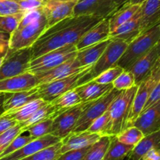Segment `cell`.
<instances>
[{
    "mask_svg": "<svg viewBox=\"0 0 160 160\" xmlns=\"http://www.w3.org/2000/svg\"><path fill=\"white\" fill-rule=\"evenodd\" d=\"M130 1H131V0H115L118 8L121 7L122 6H123V5L126 4V3H128Z\"/></svg>",
    "mask_w": 160,
    "mask_h": 160,
    "instance_id": "50",
    "label": "cell"
},
{
    "mask_svg": "<svg viewBox=\"0 0 160 160\" xmlns=\"http://www.w3.org/2000/svg\"><path fill=\"white\" fill-rule=\"evenodd\" d=\"M115 0H79L73 9V16H90L102 20L110 17L118 9Z\"/></svg>",
    "mask_w": 160,
    "mask_h": 160,
    "instance_id": "10",
    "label": "cell"
},
{
    "mask_svg": "<svg viewBox=\"0 0 160 160\" xmlns=\"http://www.w3.org/2000/svg\"><path fill=\"white\" fill-rule=\"evenodd\" d=\"M5 58H6V56H5V55H3V56H0V67H1L2 64H3V62H4Z\"/></svg>",
    "mask_w": 160,
    "mask_h": 160,
    "instance_id": "54",
    "label": "cell"
},
{
    "mask_svg": "<svg viewBox=\"0 0 160 160\" xmlns=\"http://www.w3.org/2000/svg\"><path fill=\"white\" fill-rule=\"evenodd\" d=\"M145 1V0H131V1L129 2V3H131V4L142 5Z\"/></svg>",
    "mask_w": 160,
    "mask_h": 160,
    "instance_id": "53",
    "label": "cell"
},
{
    "mask_svg": "<svg viewBox=\"0 0 160 160\" xmlns=\"http://www.w3.org/2000/svg\"><path fill=\"white\" fill-rule=\"evenodd\" d=\"M9 49V40H0V54L2 56L6 54Z\"/></svg>",
    "mask_w": 160,
    "mask_h": 160,
    "instance_id": "48",
    "label": "cell"
},
{
    "mask_svg": "<svg viewBox=\"0 0 160 160\" xmlns=\"http://www.w3.org/2000/svg\"><path fill=\"white\" fill-rule=\"evenodd\" d=\"M160 72V55L158 56L157 60H156V63L154 64V67H153L152 70L151 74H156Z\"/></svg>",
    "mask_w": 160,
    "mask_h": 160,
    "instance_id": "49",
    "label": "cell"
},
{
    "mask_svg": "<svg viewBox=\"0 0 160 160\" xmlns=\"http://www.w3.org/2000/svg\"><path fill=\"white\" fill-rule=\"evenodd\" d=\"M78 50L76 45H69L52 50L42 56L31 60L28 72L32 74L40 73L50 70L62 63L76 56Z\"/></svg>",
    "mask_w": 160,
    "mask_h": 160,
    "instance_id": "7",
    "label": "cell"
},
{
    "mask_svg": "<svg viewBox=\"0 0 160 160\" xmlns=\"http://www.w3.org/2000/svg\"><path fill=\"white\" fill-rule=\"evenodd\" d=\"M141 31H144L159 23L160 0H145L141 6Z\"/></svg>",
    "mask_w": 160,
    "mask_h": 160,
    "instance_id": "26",
    "label": "cell"
},
{
    "mask_svg": "<svg viewBox=\"0 0 160 160\" xmlns=\"http://www.w3.org/2000/svg\"><path fill=\"white\" fill-rule=\"evenodd\" d=\"M47 29V20L44 13L35 21L22 28H16L9 38L10 51L32 47Z\"/></svg>",
    "mask_w": 160,
    "mask_h": 160,
    "instance_id": "5",
    "label": "cell"
},
{
    "mask_svg": "<svg viewBox=\"0 0 160 160\" xmlns=\"http://www.w3.org/2000/svg\"><path fill=\"white\" fill-rule=\"evenodd\" d=\"M112 84H100L94 80L75 88L82 102H92L101 98L112 89Z\"/></svg>",
    "mask_w": 160,
    "mask_h": 160,
    "instance_id": "24",
    "label": "cell"
},
{
    "mask_svg": "<svg viewBox=\"0 0 160 160\" xmlns=\"http://www.w3.org/2000/svg\"><path fill=\"white\" fill-rule=\"evenodd\" d=\"M141 20L142 12L140 8L139 10L128 21L120 25L110 33V39H120L129 44L142 33Z\"/></svg>",
    "mask_w": 160,
    "mask_h": 160,
    "instance_id": "21",
    "label": "cell"
},
{
    "mask_svg": "<svg viewBox=\"0 0 160 160\" xmlns=\"http://www.w3.org/2000/svg\"><path fill=\"white\" fill-rule=\"evenodd\" d=\"M9 35L0 31V40H9Z\"/></svg>",
    "mask_w": 160,
    "mask_h": 160,
    "instance_id": "51",
    "label": "cell"
},
{
    "mask_svg": "<svg viewBox=\"0 0 160 160\" xmlns=\"http://www.w3.org/2000/svg\"><path fill=\"white\" fill-rule=\"evenodd\" d=\"M159 80L160 72L156 74H150L138 86L137 91L133 100L132 107H131V111L130 113L127 127L131 126L135 119L142 112L152 91Z\"/></svg>",
    "mask_w": 160,
    "mask_h": 160,
    "instance_id": "12",
    "label": "cell"
},
{
    "mask_svg": "<svg viewBox=\"0 0 160 160\" xmlns=\"http://www.w3.org/2000/svg\"><path fill=\"white\" fill-rule=\"evenodd\" d=\"M123 69L120 66L117 65L115 67H110L107 70L104 71L101 74L94 78V81L100 84H112L114 80L123 72Z\"/></svg>",
    "mask_w": 160,
    "mask_h": 160,
    "instance_id": "40",
    "label": "cell"
},
{
    "mask_svg": "<svg viewBox=\"0 0 160 160\" xmlns=\"http://www.w3.org/2000/svg\"><path fill=\"white\" fill-rule=\"evenodd\" d=\"M109 39H110L109 18H105L98 22L83 35L76 44V48L78 50H82Z\"/></svg>",
    "mask_w": 160,
    "mask_h": 160,
    "instance_id": "18",
    "label": "cell"
},
{
    "mask_svg": "<svg viewBox=\"0 0 160 160\" xmlns=\"http://www.w3.org/2000/svg\"><path fill=\"white\" fill-rule=\"evenodd\" d=\"M32 140L34 139H33L31 136H30L29 135L26 136V135L20 134L19 136H17V137L14 138V140L10 143V144H9V145L5 149L4 152L0 155V158L17 152L19 149H20L21 147H23V146L26 145L27 144H28V143H29L30 141H32Z\"/></svg>",
    "mask_w": 160,
    "mask_h": 160,
    "instance_id": "41",
    "label": "cell"
},
{
    "mask_svg": "<svg viewBox=\"0 0 160 160\" xmlns=\"http://www.w3.org/2000/svg\"><path fill=\"white\" fill-rule=\"evenodd\" d=\"M39 85L34 74L26 72L20 75L0 80V93H13L29 90Z\"/></svg>",
    "mask_w": 160,
    "mask_h": 160,
    "instance_id": "15",
    "label": "cell"
},
{
    "mask_svg": "<svg viewBox=\"0 0 160 160\" xmlns=\"http://www.w3.org/2000/svg\"><path fill=\"white\" fill-rule=\"evenodd\" d=\"M5 97H6V94L4 93H0V111H2V106L3 101L5 100Z\"/></svg>",
    "mask_w": 160,
    "mask_h": 160,
    "instance_id": "52",
    "label": "cell"
},
{
    "mask_svg": "<svg viewBox=\"0 0 160 160\" xmlns=\"http://www.w3.org/2000/svg\"><path fill=\"white\" fill-rule=\"evenodd\" d=\"M50 103H52V104L54 107V109L56 111V114H55V117H56L59 113L69 108H73L75 105L82 103V100L77 93L76 89H73L62 94Z\"/></svg>",
    "mask_w": 160,
    "mask_h": 160,
    "instance_id": "29",
    "label": "cell"
},
{
    "mask_svg": "<svg viewBox=\"0 0 160 160\" xmlns=\"http://www.w3.org/2000/svg\"><path fill=\"white\" fill-rule=\"evenodd\" d=\"M158 56L159 55H158L157 50L155 46L146 55L138 60L128 69L134 76L136 86H138L151 74Z\"/></svg>",
    "mask_w": 160,
    "mask_h": 160,
    "instance_id": "19",
    "label": "cell"
},
{
    "mask_svg": "<svg viewBox=\"0 0 160 160\" xmlns=\"http://www.w3.org/2000/svg\"><path fill=\"white\" fill-rule=\"evenodd\" d=\"M5 56L4 62L0 67V80L28 72L32 60V49L30 47L16 51L8 50Z\"/></svg>",
    "mask_w": 160,
    "mask_h": 160,
    "instance_id": "8",
    "label": "cell"
},
{
    "mask_svg": "<svg viewBox=\"0 0 160 160\" xmlns=\"http://www.w3.org/2000/svg\"><path fill=\"white\" fill-rule=\"evenodd\" d=\"M56 1H61V2H78L79 0H56Z\"/></svg>",
    "mask_w": 160,
    "mask_h": 160,
    "instance_id": "56",
    "label": "cell"
},
{
    "mask_svg": "<svg viewBox=\"0 0 160 160\" xmlns=\"http://www.w3.org/2000/svg\"><path fill=\"white\" fill-rule=\"evenodd\" d=\"M38 98H40L38 93V86L29 90L6 94V97L2 106V112L6 113L13 111L23 106L28 102Z\"/></svg>",
    "mask_w": 160,
    "mask_h": 160,
    "instance_id": "23",
    "label": "cell"
},
{
    "mask_svg": "<svg viewBox=\"0 0 160 160\" xmlns=\"http://www.w3.org/2000/svg\"><path fill=\"white\" fill-rule=\"evenodd\" d=\"M159 100H160V80L158 82L157 84L156 85L154 89H153L152 91L151 94H150L149 97H148V101H147L146 104H145V108H144V110H145L146 108H148V107L154 104L155 103L159 101Z\"/></svg>",
    "mask_w": 160,
    "mask_h": 160,
    "instance_id": "46",
    "label": "cell"
},
{
    "mask_svg": "<svg viewBox=\"0 0 160 160\" xmlns=\"http://www.w3.org/2000/svg\"><path fill=\"white\" fill-rule=\"evenodd\" d=\"M138 86L129 89L120 91L109 105V136H117L128 126V119L131 111L133 100Z\"/></svg>",
    "mask_w": 160,
    "mask_h": 160,
    "instance_id": "3",
    "label": "cell"
},
{
    "mask_svg": "<svg viewBox=\"0 0 160 160\" xmlns=\"http://www.w3.org/2000/svg\"><path fill=\"white\" fill-rule=\"evenodd\" d=\"M110 39L78 50L75 60L81 67L92 66L97 62L110 42Z\"/></svg>",
    "mask_w": 160,
    "mask_h": 160,
    "instance_id": "22",
    "label": "cell"
},
{
    "mask_svg": "<svg viewBox=\"0 0 160 160\" xmlns=\"http://www.w3.org/2000/svg\"><path fill=\"white\" fill-rule=\"evenodd\" d=\"M111 136H102L92 144L83 160H103L110 143Z\"/></svg>",
    "mask_w": 160,
    "mask_h": 160,
    "instance_id": "32",
    "label": "cell"
},
{
    "mask_svg": "<svg viewBox=\"0 0 160 160\" xmlns=\"http://www.w3.org/2000/svg\"><path fill=\"white\" fill-rule=\"evenodd\" d=\"M52 121L53 119L52 118L44 119V120L40 121V122L28 127L24 132H28L29 136H31L33 139H37V138L45 136V135L50 134Z\"/></svg>",
    "mask_w": 160,
    "mask_h": 160,
    "instance_id": "35",
    "label": "cell"
},
{
    "mask_svg": "<svg viewBox=\"0 0 160 160\" xmlns=\"http://www.w3.org/2000/svg\"><path fill=\"white\" fill-rule=\"evenodd\" d=\"M90 147L77 149V150L68 151L65 153L61 154L60 156L57 158V160H83Z\"/></svg>",
    "mask_w": 160,
    "mask_h": 160,
    "instance_id": "43",
    "label": "cell"
},
{
    "mask_svg": "<svg viewBox=\"0 0 160 160\" xmlns=\"http://www.w3.org/2000/svg\"><path fill=\"white\" fill-rule=\"evenodd\" d=\"M141 6L142 5L131 4L128 3L119 8L110 17H109L110 33L120 25L128 21L139 10Z\"/></svg>",
    "mask_w": 160,
    "mask_h": 160,
    "instance_id": "27",
    "label": "cell"
},
{
    "mask_svg": "<svg viewBox=\"0 0 160 160\" xmlns=\"http://www.w3.org/2000/svg\"><path fill=\"white\" fill-rule=\"evenodd\" d=\"M88 103L82 102L57 115L53 119L51 134L60 140L70 134Z\"/></svg>",
    "mask_w": 160,
    "mask_h": 160,
    "instance_id": "11",
    "label": "cell"
},
{
    "mask_svg": "<svg viewBox=\"0 0 160 160\" xmlns=\"http://www.w3.org/2000/svg\"><path fill=\"white\" fill-rule=\"evenodd\" d=\"M109 113L106 111L100 117L97 118L90 126L88 128L87 131L92 133H96L101 136H109Z\"/></svg>",
    "mask_w": 160,
    "mask_h": 160,
    "instance_id": "36",
    "label": "cell"
},
{
    "mask_svg": "<svg viewBox=\"0 0 160 160\" xmlns=\"http://www.w3.org/2000/svg\"><path fill=\"white\" fill-rule=\"evenodd\" d=\"M2 114V113H0V115H1Z\"/></svg>",
    "mask_w": 160,
    "mask_h": 160,
    "instance_id": "58",
    "label": "cell"
},
{
    "mask_svg": "<svg viewBox=\"0 0 160 160\" xmlns=\"http://www.w3.org/2000/svg\"><path fill=\"white\" fill-rule=\"evenodd\" d=\"M160 40V24L142 31L138 37L128 45L126 50L120 57L117 65L123 70H128L138 60L146 55L154 48Z\"/></svg>",
    "mask_w": 160,
    "mask_h": 160,
    "instance_id": "2",
    "label": "cell"
},
{
    "mask_svg": "<svg viewBox=\"0 0 160 160\" xmlns=\"http://www.w3.org/2000/svg\"><path fill=\"white\" fill-rule=\"evenodd\" d=\"M145 135L138 127L134 125L127 127L121 133L117 135V138L120 142L126 144V145L134 146L144 137Z\"/></svg>",
    "mask_w": 160,
    "mask_h": 160,
    "instance_id": "33",
    "label": "cell"
},
{
    "mask_svg": "<svg viewBox=\"0 0 160 160\" xmlns=\"http://www.w3.org/2000/svg\"><path fill=\"white\" fill-rule=\"evenodd\" d=\"M100 20L90 16H73L47 28L31 47L32 60L52 50L76 45L83 35Z\"/></svg>",
    "mask_w": 160,
    "mask_h": 160,
    "instance_id": "1",
    "label": "cell"
},
{
    "mask_svg": "<svg viewBox=\"0 0 160 160\" xmlns=\"http://www.w3.org/2000/svg\"><path fill=\"white\" fill-rule=\"evenodd\" d=\"M17 123V121L10 118L8 115H0V135L14 126Z\"/></svg>",
    "mask_w": 160,
    "mask_h": 160,
    "instance_id": "45",
    "label": "cell"
},
{
    "mask_svg": "<svg viewBox=\"0 0 160 160\" xmlns=\"http://www.w3.org/2000/svg\"><path fill=\"white\" fill-rule=\"evenodd\" d=\"M61 147L62 141L46 147L43 150L39 151L37 153L21 160H57L61 155Z\"/></svg>",
    "mask_w": 160,
    "mask_h": 160,
    "instance_id": "34",
    "label": "cell"
},
{
    "mask_svg": "<svg viewBox=\"0 0 160 160\" xmlns=\"http://www.w3.org/2000/svg\"><path fill=\"white\" fill-rule=\"evenodd\" d=\"M24 13L21 12L12 15L0 16V31L10 35L17 28Z\"/></svg>",
    "mask_w": 160,
    "mask_h": 160,
    "instance_id": "37",
    "label": "cell"
},
{
    "mask_svg": "<svg viewBox=\"0 0 160 160\" xmlns=\"http://www.w3.org/2000/svg\"><path fill=\"white\" fill-rule=\"evenodd\" d=\"M142 160H160V148L152 149L148 152L143 157Z\"/></svg>",
    "mask_w": 160,
    "mask_h": 160,
    "instance_id": "47",
    "label": "cell"
},
{
    "mask_svg": "<svg viewBox=\"0 0 160 160\" xmlns=\"http://www.w3.org/2000/svg\"><path fill=\"white\" fill-rule=\"evenodd\" d=\"M156 50H157V53H158V55H160V40L159 41V42L157 43V45H156Z\"/></svg>",
    "mask_w": 160,
    "mask_h": 160,
    "instance_id": "55",
    "label": "cell"
},
{
    "mask_svg": "<svg viewBox=\"0 0 160 160\" xmlns=\"http://www.w3.org/2000/svg\"><path fill=\"white\" fill-rule=\"evenodd\" d=\"M89 67H92V66L81 67L78 65L74 57L73 59L69 60V61L62 63L60 65L56 66V67L50 69V70L34 74V75L38 80L39 85L45 84V83H50V82L67 78V77L74 75V74L78 73L80 72H82Z\"/></svg>",
    "mask_w": 160,
    "mask_h": 160,
    "instance_id": "14",
    "label": "cell"
},
{
    "mask_svg": "<svg viewBox=\"0 0 160 160\" xmlns=\"http://www.w3.org/2000/svg\"><path fill=\"white\" fill-rule=\"evenodd\" d=\"M133 146L120 142L116 136H111L110 143L103 160H123L133 149Z\"/></svg>",
    "mask_w": 160,
    "mask_h": 160,
    "instance_id": "30",
    "label": "cell"
},
{
    "mask_svg": "<svg viewBox=\"0 0 160 160\" xmlns=\"http://www.w3.org/2000/svg\"><path fill=\"white\" fill-rule=\"evenodd\" d=\"M120 91L112 88L108 93L101 98L94 101L88 102L87 106L81 112L78 122L72 130L71 133H78L88 130L91 124L97 119L104 114L109 108L112 100L116 98Z\"/></svg>",
    "mask_w": 160,
    "mask_h": 160,
    "instance_id": "6",
    "label": "cell"
},
{
    "mask_svg": "<svg viewBox=\"0 0 160 160\" xmlns=\"http://www.w3.org/2000/svg\"><path fill=\"white\" fill-rule=\"evenodd\" d=\"M101 137L102 136L98 134L89 133L87 130L78 133H70L65 138L61 140L62 141V147L60 149L61 154L65 153L68 151L90 147L97 142Z\"/></svg>",
    "mask_w": 160,
    "mask_h": 160,
    "instance_id": "20",
    "label": "cell"
},
{
    "mask_svg": "<svg viewBox=\"0 0 160 160\" xmlns=\"http://www.w3.org/2000/svg\"><path fill=\"white\" fill-rule=\"evenodd\" d=\"M110 39V42L105 50L104 53L87 74L81 78L79 86L92 81L104 71L117 65V63L126 50L128 43L120 39Z\"/></svg>",
    "mask_w": 160,
    "mask_h": 160,
    "instance_id": "4",
    "label": "cell"
},
{
    "mask_svg": "<svg viewBox=\"0 0 160 160\" xmlns=\"http://www.w3.org/2000/svg\"><path fill=\"white\" fill-rule=\"evenodd\" d=\"M112 87L118 91L126 90L136 86L134 78L131 72L124 70L112 83Z\"/></svg>",
    "mask_w": 160,
    "mask_h": 160,
    "instance_id": "38",
    "label": "cell"
},
{
    "mask_svg": "<svg viewBox=\"0 0 160 160\" xmlns=\"http://www.w3.org/2000/svg\"><path fill=\"white\" fill-rule=\"evenodd\" d=\"M21 12L15 0H0V16L12 15Z\"/></svg>",
    "mask_w": 160,
    "mask_h": 160,
    "instance_id": "42",
    "label": "cell"
},
{
    "mask_svg": "<svg viewBox=\"0 0 160 160\" xmlns=\"http://www.w3.org/2000/svg\"><path fill=\"white\" fill-rule=\"evenodd\" d=\"M23 133V129L20 126V123L17 122L14 126L11 127L10 129L2 133L0 135V155L10 144V143L13 141L14 138H16L20 134H22Z\"/></svg>",
    "mask_w": 160,
    "mask_h": 160,
    "instance_id": "39",
    "label": "cell"
},
{
    "mask_svg": "<svg viewBox=\"0 0 160 160\" xmlns=\"http://www.w3.org/2000/svg\"><path fill=\"white\" fill-rule=\"evenodd\" d=\"M160 148V130L149 133L133 147L128 154V160H142L143 157L152 149Z\"/></svg>",
    "mask_w": 160,
    "mask_h": 160,
    "instance_id": "25",
    "label": "cell"
},
{
    "mask_svg": "<svg viewBox=\"0 0 160 160\" xmlns=\"http://www.w3.org/2000/svg\"><path fill=\"white\" fill-rule=\"evenodd\" d=\"M61 140L51 133L42 137L34 139L17 152L0 158V160H21L37 153L46 147L60 142Z\"/></svg>",
    "mask_w": 160,
    "mask_h": 160,
    "instance_id": "16",
    "label": "cell"
},
{
    "mask_svg": "<svg viewBox=\"0 0 160 160\" xmlns=\"http://www.w3.org/2000/svg\"><path fill=\"white\" fill-rule=\"evenodd\" d=\"M158 24H160V19H159V23H158Z\"/></svg>",
    "mask_w": 160,
    "mask_h": 160,
    "instance_id": "57",
    "label": "cell"
},
{
    "mask_svg": "<svg viewBox=\"0 0 160 160\" xmlns=\"http://www.w3.org/2000/svg\"><path fill=\"white\" fill-rule=\"evenodd\" d=\"M46 103H48V102L44 100L43 99L38 98L28 102V104L20 107V108H17V109L9 111V112H2L1 115L9 116V117L13 119L15 121H17V122L20 123V122H24L27 119H29L38 109L42 108Z\"/></svg>",
    "mask_w": 160,
    "mask_h": 160,
    "instance_id": "28",
    "label": "cell"
},
{
    "mask_svg": "<svg viewBox=\"0 0 160 160\" xmlns=\"http://www.w3.org/2000/svg\"><path fill=\"white\" fill-rule=\"evenodd\" d=\"M132 125L138 127L145 136L160 130V100L144 110Z\"/></svg>",
    "mask_w": 160,
    "mask_h": 160,
    "instance_id": "17",
    "label": "cell"
},
{
    "mask_svg": "<svg viewBox=\"0 0 160 160\" xmlns=\"http://www.w3.org/2000/svg\"><path fill=\"white\" fill-rule=\"evenodd\" d=\"M22 12L34 10L42 6L45 0H15Z\"/></svg>",
    "mask_w": 160,
    "mask_h": 160,
    "instance_id": "44",
    "label": "cell"
},
{
    "mask_svg": "<svg viewBox=\"0 0 160 160\" xmlns=\"http://www.w3.org/2000/svg\"><path fill=\"white\" fill-rule=\"evenodd\" d=\"M77 2H61L45 0L42 11L47 20V28L54 26L65 19L73 17V9Z\"/></svg>",
    "mask_w": 160,
    "mask_h": 160,
    "instance_id": "13",
    "label": "cell"
},
{
    "mask_svg": "<svg viewBox=\"0 0 160 160\" xmlns=\"http://www.w3.org/2000/svg\"><path fill=\"white\" fill-rule=\"evenodd\" d=\"M55 114H56V111L54 109V107L52 104V103L48 102L42 108L38 109L29 119H27L24 122H20V125L23 129V133H24L25 130L33 124H35L40 121L44 120V119H48V118L54 119Z\"/></svg>",
    "mask_w": 160,
    "mask_h": 160,
    "instance_id": "31",
    "label": "cell"
},
{
    "mask_svg": "<svg viewBox=\"0 0 160 160\" xmlns=\"http://www.w3.org/2000/svg\"><path fill=\"white\" fill-rule=\"evenodd\" d=\"M92 67H88L82 72H80L67 78L38 85V93L39 97L43 99L46 102H52L59 96L67 93V91L75 89L77 86H79L81 79L92 68Z\"/></svg>",
    "mask_w": 160,
    "mask_h": 160,
    "instance_id": "9",
    "label": "cell"
}]
</instances>
